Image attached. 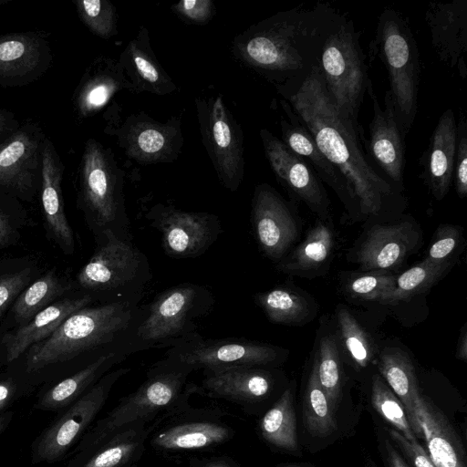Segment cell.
I'll return each mask as SVG.
<instances>
[{
	"label": "cell",
	"instance_id": "6da1fadb",
	"mask_svg": "<svg viewBox=\"0 0 467 467\" xmlns=\"http://www.w3.org/2000/svg\"><path fill=\"white\" fill-rule=\"evenodd\" d=\"M307 130L321 152L346 180L358 212L378 215L400 197L368 163L359 141V127L342 115L330 99L317 65L300 83L275 88Z\"/></svg>",
	"mask_w": 467,
	"mask_h": 467
},
{
	"label": "cell",
	"instance_id": "7a4b0ae2",
	"mask_svg": "<svg viewBox=\"0 0 467 467\" xmlns=\"http://www.w3.org/2000/svg\"><path fill=\"white\" fill-rule=\"evenodd\" d=\"M341 13L328 3L278 12L235 36L232 52L274 87L296 85L318 65Z\"/></svg>",
	"mask_w": 467,
	"mask_h": 467
},
{
	"label": "cell",
	"instance_id": "3957f363",
	"mask_svg": "<svg viewBox=\"0 0 467 467\" xmlns=\"http://www.w3.org/2000/svg\"><path fill=\"white\" fill-rule=\"evenodd\" d=\"M192 372L164 359L155 363L140 386L82 436L76 451L94 447L130 425L151 423L189 409V398L196 393V385L187 380Z\"/></svg>",
	"mask_w": 467,
	"mask_h": 467
},
{
	"label": "cell",
	"instance_id": "277c9868",
	"mask_svg": "<svg viewBox=\"0 0 467 467\" xmlns=\"http://www.w3.org/2000/svg\"><path fill=\"white\" fill-rule=\"evenodd\" d=\"M137 312L136 300L111 301L74 312L49 337L31 347L27 370L69 360L120 338L133 325Z\"/></svg>",
	"mask_w": 467,
	"mask_h": 467
},
{
	"label": "cell",
	"instance_id": "5b68a950",
	"mask_svg": "<svg viewBox=\"0 0 467 467\" xmlns=\"http://www.w3.org/2000/svg\"><path fill=\"white\" fill-rule=\"evenodd\" d=\"M371 47L388 71L396 119L406 136L418 110L420 76L419 49L407 18L385 8L378 18Z\"/></svg>",
	"mask_w": 467,
	"mask_h": 467
},
{
	"label": "cell",
	"instance_id": "8992f818",
	"mask_svg": "<svg viewBox=\"0 0 467 467\" xmlns=\"http://www.w3.org/2000/svg\"><path fill=\"white\" fill-rule=\"evenodd\" d=\"M359 38L353 21L341 14L324 42L318 60L330 99L358 127L360 106L372 84Z\"/></svg>",
	"mask_w": 467,
	"mask_h": 467
},
{
	"label": "cell",
	"instance_id": "52a82bcc",
	"mask_svg": "<svg viewBox=\"0 0 467 467\" xmlns=\"http://www.w3.org/2000/svg\"><path fill=\"white\" fill-rule=\"evenodd\" d=\"M80 198L91 221L114 232L126 219L123 198V171L109 148L89 139L80 163Z\"/></svg>",
	"mask_w": 467,
	"mask_h": 467
},
{
	"label": "cell",
	"instance_id": "ba28073f",
	"mask_svg": "<svg viewBox=\"0 0 467 467\" xmlns=\"http://www.w3.org/2000/svg\"><path fill=\"white\" fill-rule=\"evenodd\" d=\"M210 296L206 288L190 283L162 291L136 327V339L142 347H171L192 335L193 320L208 309Z\"/></svg>",
	"mask_w": 467,
	"mask_h": 467
},
{
	"label": "cell",
	"instance_id": "9c48e42d",
	"mask_svg": "<svg viewBox=\"0 0 467 467\" xmlns=\"http://www.w3.org/2000/svg\"><path fill=\"white\" fill-rule=\"evenodd\" d=\"M195 106L202 141L217 177L235 192L244 176L243 130L221 96L197 97Z\"/></svg>",
	"mask_w": 467,
	"mask_h": 467
},
{
	"label": "cell",
	"instance_id": "30bf717a",
	"mask_svg": "<svg viewBox=\"0 0 467 467\" xmlns=\"http://www.w3.org/2000/svg\"><path fill=\"white\" fill-rule=\"evenodd\" d=\"M102 242L78 275L79 285L94 292H112L122 300L128 288L141 283L149 274L144 254L125 237L108 229L101 232Z\"/></svg>",
	"mask_w": 467,
	"mask_h": 467
},
{
	"label": "cell",
	"instance_id": "8fae6325",
	"mask_svg": "<svg viewBox=\"0 0 467 467\" xmlns=\"http://www.w3.org/2000/svg\"><path fill=\"white\" fill-rule=\"evenodd\" d=\"M277 349L245 338H204L198 333L171 346L164 360L190 368L214 370L241 366L261 367L275 361Z\"/></svg>",
	"mask_w": 467,
	"mask_h": 467
},
{
	"label": "cell",
	"instance_id": "7c38bea8",
	"mask_svg": "<svg viewBox=\"0 0 467 467\" xmlns=\"http://www.w3.org/2000/svg\"><path fill=\"white\" fill-rule=\"evenodd\" d=\"M130 370L120 368L109 371L75 400L39 437L34 450L35 461L54 462L82 438L106 404L116 382Z\"/></svg>",
	"mask_w": 467,
	"mask_h": 467
},
{
	"label": "cell",
	"instance_id": "4fadbf2b",
	"mask_svg": "<svg viewBox=\"0 0 467 467\" xmlns=\"http://www.w3.org/2000/svg\"><path fill=\"white\" fill-rule=\"evenodd\" d=\"M105 133L115 136L125 154L144 165L176 161L183 144L178 117L160 122L142 111L119 124L109 119Z\"/></svg>",
	"mask_w": 467,
	"mask_h": 467
},
{
	"label": "cell",
	"instance_id": "5bb4252c",
	"mask_svg": "<svg viewBox=\"0 0 467 467\" xmlns=\"http://www.w3.org/2000/svg\"><path fill=\"white\" fill-rule=\"evenodd\" d=\"M146 217L161 234L164 252L175 258H192L203 254L221 232L218 218L208 213L185 212L158 203Z\"/></svg>",
	"mask_w": 467,
	"mask_h": 467
},
{
	"label": "cell",
	"instance_id": "9a60e30c",
	"mask_svg": "<svg viewBox=\"0 0 467 467\" xmlns=\"http://www.w3.org/2000/svg\"><path fill=\"white\" fill-rule=\"evenodd\" d=\"M265 158L278 182L327 221L330 202L320 178L298 155L265 129L260 130Z\"/></svg>",
	"mask_w": 467,
	"mask_h": 467
},
{
	"label": "cell",
	"instance_id": "2e32d148",
	"mask_svg": "<svg viewBox=\"0 0 467 467\" xmlns=\"http://www.w3.org/2000/svg\"><path fill=\"white\" fill-rule=\"evenodd\" d=\"M252 221L262 251L280 261L298 235L291 205L269 184H258L252 201Z\"/></svg>",
	"mask_w": 467,
	"mask_h": 467
},
{
	"label": "cell",
	"instance_id": "e0dca14e",
	"mask_svg": "<svg viewBox=\"0 0 467 467\" xmlns=\"http://www.w3.org/2000/svg\"><path fill=\"white\" fill-rule=\"evenodd\" d=\"M40 129L26 125L0 143V188L28 194L41 176L45 141Z\"/></svg>",
	"mask_w": 467,
	"mask_h": 467
},
{
	"label": "cell",
	"instance_id": "ac0fdd59",
	"mask_svg": "<svg viewBox=\"0 0 467 467\" xmlns=\"http://www.w3.org/2000/svg\"><path fill=\"white\" fill-rule=\"evenodd\" d=\"M367 94L372 100L373 109L369 123V153L388 182L400 192L403 189L406 136L396 119L389 90L385 93L384 109H381L372 84L368 88Z\"/></svg>",
	"mask_w": 467,
	"mask_h": 467
},
{
	"label": "cell",
	"instance_id": "d6986e66",
	"mask_svg": "<svg viewBox=\"0 0 467 467\" xmlns=\"http://www.w3.org/2000/svg\"><path fill=\"white\" fill-rule=\"evenodd\" d=\"M425 21L439 59L455 69L464 80L467 77V0L430 2Z\"/></svg>",
	"mask_w": 467,
	"mask_h": 467
},
{
	"label": "cell",
	"instance_id": "ffe728a7",
	"mask_svg": "<svg viewBox=\"0 0 467 467\" xmlns=\"http://www.w3.org/2000/svg\"><path fill=\"white\" fill-rule=\"evenodd\" d=\"M203 376L201 385H196V393L225 400L245 410L265 400L274 387L272 375L255 366L204 370Z\"/></svg>",
	"mask_w": 467,
	"mask_h": 467
},
{
	"label": "cell",
	"instance_id": "44dd1931",
	"mask_svg": "<svg viewBox=\"0 0 467 467\" xmlns=\"http://www.w3.org/2000/svg\"><path fill=\"white\" fill-rule=\"evenodd\" d=\"M183 411L180 412L181 420L172 415L152 431L149 443L153 448L161 451L200 450L224 443L234 435V430L216 415L186 420Z\"/></svg>",
	"mask_w": 467,
	"mask_h": 467
},
{
	"label": "cell",
	"instance_id": "7402d4cb",
	"mask_svg": "<svg viewBox=\"0 0 467 467\" xmlns=\"http://www.w3.org/2000/svg\"><path fill=\"white\" fill-rule=\"evenodd\" d=\"M456 139L455 115L447 109L440 116L420 159V177L438 201L446 196L453 179Z\"/></svg>",
	"mask_w": 467,
	"mask_h": 467
},
{
	"label": "cell",
	"instance_id": "603a6c76",
	"mask_svg": "<svg viewBox=\"0 0 467 467\" xmlns=\"http://www.w3.org/2000/svg\"><path fill=\"white\" fill-rule=\"evenodd\" d=\"M288 120L280 121L281 140L293 152L302 158L324 182L327 183L350 210L358 211L357 200L346 180L321 152L307 130L300 123L289 104L280 100Z\"/></svg>",
	"mask_w": 467,
	"mask_h": 467
},
{
	"label": "cell",
	"instance_id": "cb8c5ba5",
	"mask_svg": "<svg viewBox=\"0 0 467 467\" xmlns=\"http://www.w3.org/2000/svg\"><path fill=\"white\" fill-rule=\"evenodd\" d=\"M130 425L106 441L78 452L71 467H136L152 431L164 420Z\"/></svg>",
	"mask_w": 467,
	"mask_h": 467
},
{
	"label": "cell",
	"instance_id": "d4e9b609",
	"mask_svg": "<svg viewBox=\"0 0 467 467\" xmlns=\"http://www.w3.org/2000/svg\"><path fill=\"white\" fill-rule=\"evenodd\" d=\"M118 61L132 92L168 95L177 89V86L154 55L150 43L149 31L145 26L139 28L136 36L123 49Z\"/></svg>",
	"mask_w": 467,
	"mask_h": 467
},
{
	"label": "cell",
	"instance_id": "484cf974",
	"mask_svg": "<svg viewBox=\"0 0 467 467\" xmlns=\"http://www.w3.org/2000/svg\"><path fill=\"white\" fill-rule=\"evenodd\" d=\"M416 234L409 222L376 224L358 251V262L365 271H385L399 266L415 244Z\"/></svg>",
	"mask_w": 467,
	"mask_h": 467
},
{
	"label": "cell",
	"instance_id": "4316f807",
	"mask_svg": "<svg viewBox=\"0 0 467 467\" xmlns=\"http://www.w3.org/2000/svg\"><path fill=\"white\" fill-rule=\"evenodd\" d=\"M64 167L53 143L46 139L42 150L41 201L47 227L56 242L67 254L74 251V236L62 198Z\"/></svg>",
	"mask_w": 467,
	"mask_h": 467
},
{
	"label": "cell",
	"instance_id": "83f0119b",
	"mask_svg": "<svg viewBox=\"0 0 467 467\" xmlns=\"http://www.w3.org/2000/svg\"><path fill=\"white\" fill-rule=\"evenodd\" d=\"M414 413L435 467H466L462 442L442 412L420 394Z\"/></svg>",
	"mask_w": 467,
	"mask_h": 467
},
{
	"label": "cell",
	"instance_id": "f1b7e54d",
	"mask_svg": "<svg viewBox=\"0 0 467 467\" xmlns=\"http://www.w3.org/2000/svg\"><path fill=\"white\" fill-rule=\"evenodd\" d=\"M130 86L118 60L99 57L84 75L75 94V107L81 118L104 108L119 91Z\"/></svg>",
	"mask_w": 467,
	"mask_h": 467
},
{
	"label": "cell",
	"instance_id": "f546056e",
	"mask_svg": "<svg viewBox=\"0 0 467 467\" xmlns=\"http://www.w3.org/2000/svg\"><path fill=\"white\" fill-rule=\"evenodd\" d=\"M89 296L50 304L27 323L21 325L6 342V360L16 359L31 346L49 337L71 314L91 302Z\"/></svg>",
	"mask_w": 467,
	"mask_h": 467
},
{
	"label": "cell",
	"instance_id": "4dcf8cb0",
	"mask_svg": "<svg viewBox=\"0 0 467 467\" xmlns=\"http://www.w3.org/2000/svg\"><path fill=\"white\" fill-rule=\"evenodd\" d=\"M48 51L44 39L32 33L0 36V79L27 78L44 67Z\"/></svg>",
	"mask_w": 467,
	"mask_h": 467
},
{
	"label": "cell",
	"instance_id": "1f68e13d",
	"mask_svg": "<svg viewBox=\"0 0 467 467\" xmlns=\"http://www.w3.org/2000/svg\"><path fill=\"white\" fill-rule=\"evenodd\" d=\"M129 353L117 350L100 355L82 369L48 389L40 399L38 407L54 410L71 405Z\"/></svg>",
	"mask_w": 467,
	"mask_h": 467
},
{
	"label": "cell",
	"instance_id": "d6a6232c",
	"mask_svg": "<svg viewBox=\"0 0 467 467\" xmlns=\"http://www.w3.org/2000/svg\"><path fill=\"white\" fill-rule=\"evenodd\" d=\"M379 369L402 403L414 434L417 438H422L414 413V403L420 393L412 361L399 348H385L380 354Z\"/></svg>",
	"mask_w": 467,
	"mask_h": 467
},
{
	"label": "cell",
	"instance_id": "836d02e7",
	"mask_svg": "<svg viewBox=\"0 0 467 467\" xmlns=\"http://www.w3.org/2000/svg\"><path fill=\"white\" fill-rule=\"evenodd\" d=\"M334 244L332 229L318 219L305 240L277 264V269L289 275H306L319 269L331 254Z\"/></svg>",
	"mask_w": 467,
	"mask_h": 467
},
{
	"label": "cell",
	"instance_id": "e575fe53",
	"mask_svg": "<svg viewBox=\"0 0 467 467\" xmlns=\"http://www.w3.org/2000/svg\"><path fill=\"white\" fill-rule=\"evenodd\" d=\"M259 431L263 439L275 447L287 451L297 449L296 414L290 389H285L263 415Z\"/></svg>",
	"mask_w": 467,
	"mask_h": 467
},
{
	"label": "cell",
	"instance_id": "d590c367",
	"mask_svg": "<svg viewBox=\"0 0 467 467\" xmlns=\"http://www.w3.org/2000/svg\"><path fill=\"white\" fill-rule=\"evenodd\" d=\"M452 266V261L434 263L424 259L397 276L394 287L379 302L396 304L423 293L436 284Z\"/></svg>",
	"mask_w": 467,
	"mask_h": 467
},
{
	"label": "cell",
	"instance_id": "8d00e7d4",
	"mask_svg": "<svg viewBox=\"0 0 467 467\" xmlns=\"http://www.w3.org/2000/svg\"><path fill=\"white\" fill-rule=\"evenodd\" d=\"M334 409L320 386L315 365L311 369L303 400L306 429L314 437H326L337 430Z\"/></svg>",
	"mask_w": 467,
	"mask_h": 467
},
{
	"label": "cell",
	"instance_id": "74e56055",
	"mask_svg": "<svg viewBox=\"0 0 467 467\" xmlns=\"http://www.w3.org/2000/svg\"><path fill=\"white\" fill-rule=\"evenodd\" d=\"M255 301L273 323H299L310 313L305 297L288 288L276 287L259 293L255 296Z\"/></svg>",
	"mask_w": 467,
	"mask_h": 467
},
{
	"label": "cell",
	"instance_id": "f35d334b",
	"mask_svg": "<svg viewBox=\"0 0 467 467\" xmlns=\"http://www.w3.org/2000/svg\"><path fill=\"white\" fill-rule=\"evenodd\" d=\"M65 287L58 277L49 271L24 289L13 306L16 319L22 325L48 306Z\"/></svg>",
	"mask_w": 467,
	"mask_h": 467
},
{
	"label": "cell",
	"instance_id": "ab89813d",
	"mask_svg": "<svg viewBox=\"0 0 467 467\" xmlns=\"http://www.w3.org/2000/svg\"><path fill=\"white\" fill-rule=\"evenodd\" d=\"M320 386L335 410L341 393L342 370L337 344L332 336H325L319 342L314 363Z\"/></svg>",
	"mask_w": 467,
	"mask_h": 467
},
{
	"label": "cell",
	"instance_id": "60d3db41",
	"mask_svg": "<svg viewBox=\"0 0 467 467\" xmlns=\"http://www.w3.org/2000/svg\"><path fill=\"white\" fill-rule=\"evenodd\" d=\"M371 401L378 413L397 431L411 441H417L402 403L378 375H375L372 382Z\"/></svg>",
	"mask_w": 467,
	"mask_h": 467
},
{
	"label": "cell",
	"instance_id": "b9f144b4",
	"mask_svg": "<svg viewBox=\"0 0 467 467\" xmlns=\"http://www.w3.org/2000/svg\"><path fill=\"white\" fill-rule=\"evenodd\" d=\"M337 319L342 340L351 358L359 367H366L373 358L368 335L345 306L337 308Z\"/></svg>",
	"mask_w": 467,
	"mask_h": 467
},
{
	"label": "cell",
	"instance_id": "7bdbcfd3",
	"mask_svg": "<svg viewBox=\"0 0 467 467\" xmlns=\"http://www.w3.org/2000/svg\"><path fill=\"white\" fill-rule=\"evenodd\" d=\"M80 20L96 36L109 39L118 34L115 6L107 0L74 2Z\"/></svg>",
	"mask_w": 467,
	"mask_h": 467
},
{
	"label": "cell",
	"instance_id": "ee69618b",
	"mask_svg": "<svg viewBox=\"0 0 467 467\" xmlns=\"http://www.w3.org/2000/svg\"><path fill=\"white\" fill-rule=\"evenodd\" d=\"M397 275L374 271L354 276L347 285V291L354 297L379 302L382 295L390 291L396 283Z\"/></svg>",
	"mask_w": 467,
	"mask_h": 467
},
{
	"label": "cell",
	"instance_id": "f6af8a7d",
	"mask_svg": "<svg viewBox=\"0 0 467 467\" xmlns=\"http://www.w3.org/2000/svg\"><path fill=\"white\" fill-rule=\"evenodd\" d=\"M453 182L457 195L464 198L467 195V123L464 113H462L457 124L456 150L453 166Z\"/></svg>",
	"mask_w": 467,
	"mask_h": 467
},
{
	"label": "cell",
	"instance_id": "bcb514c9",
	"mask_svg": "<svg viewBox=\"0 0 467 467\" xmlns=\"http://www.w3.org/2000/svg\"><path fill=\"white\" fill-rule=\"evenodd\" d=\"M461 237L462 231L458 226L442 225L438 229L425 259L434 263L451 261Z\"/></svg>",
	"mask_w": 467,
	"mask_h": 467
},
{
	"label": "cell",
	"instance_id": "7dc6e473",
	"mask_svg": "<svg viewBox=\"0 0 467 467\" xmlns=\"http://www.w3.org/2000/svg\"><path fill=\"white\" fill-rule=\"evenodd\" d=\"M171 9L185 23L194 25L209 22L215 14L211 0H183L171 5Z\"/></svg>",
	"mask_w": 467,
	"mask_h": 467
},
{
	"label": "cell",
	"instance_id": "c3c4849f",
	"mask_svg": "<svg viewBox=\"0 0 467 467\" xmlns=\"http://www.w3.org/2000/svg\"><path fill=\"white\" fill-rule=\"evenodd\" d=\"M30 275V268H26L0 277V316L7 305L25 288Z\"/></svg>",
	"mask_w": 467,
	"mask_h": 467
},
{
	"label": "cell",
	"instance_id": "681fc988",
	"mask_svg": "<svg viewBox=\"0 0 467 467\" xmlns=\"http://www.w3.org/2000/svg\"><path fill=\"white\" fill-rule=\"evenodd\" d=\"M389 433L391 440L410 459L414 467H435L428 452L417 441H411L406 439L396 430H390Z\"/></svg>",
	"mask_w": 467,
	"mask_h": 467
},
{
	"label": "cell",
	"instance_id": "f907efd6",
	"mask_svg": "<svg viewBox=\"0 0 467 467\" xmlns=\"http://www.w3.org/2000/svg\"><path fill=\"white\" fill-rule=\"evenodd\" d=\"M137 467V466H136ZM189 467H241L239 463L225 456L192 459Z\"/></svg>",
	"mask_w": 467,
	"mask_h": 467
},
{
	"label": "cell",
	"instance_id": "816d5d0a",
	"mask_svg": "<svg viewBox=\"0 0 467 467\" xmlns=\"http://www.w3.org/2000/svg\"><path fill=\"white\" fill-rule=\"evenodd\" d=\"M384 449L389 467H409L389 440H385Z\"/></svg>",
	"mask_w": 467,
	"mask_h": 467
},
{
	"label": "cell",
	"instance_id": "f5cc1de1",
	"mask_svg": "<svg viewBox=\"0 0 467 467\" xmlns=\"http://www.w3.org/2000/svg\"><path fill=\"white\" fill-rule=\"evenodd\" d=\"M16 127L14 117L0 109V137Z\"/></svg>",
	"mask_w": 467,
	"mask_h": 467
},
{
	"label": "cell",
	"instance_id": "db71d44e",
	"mask_svg": "<svg viewBox=\"0 0 467 467\" xmlns=\"http://www.w3.org/2000/svg\"><path fill=\"white\" fill-rule=\"evenodd\" d=\"M15 390V387L12 382L1 381L0 382V410L7 404L10 400Z\"/></svg>",
	"mask_w": 467,
	"mask_h": 467
},
{
	"label": "cell",
	"instance_id": "11a10c76",
	"mask_svg": "<svg viewBox=\"0 0 467 467\" xmlns=\"http://www.w3.org/2000/svg\"><path fill=\"white\" fill-rule=\"evenodd\" d=\"M456 356L459 359L467 360V331L466 326L462 328V333L458 340Z\"/></svg>",
	"mask_w": 467,
	"mask_h": 467
},
{
	"label": "cell",
	"instance_id": "9f6ffc18",
	"mask_svg": "<svg viewBox=\"0 0 467 467\" xmlns=\"http://www.w3.org/2000/svg\"><path fill=\"white\" fill-rule=\"evenodd\" d=\"M11 232V226L6 215L0 209V244H4Z\"/></svg>",
	"mask_w": 467,
	"mask_h": 467
},
{
	"label": "cell",
	"instance_id": "6f0895ef",
	"mask_svg": "<svg viewBox=\"0 0 467 467\" xmlns=\"http://www.w3.org/2000/svg\"><path fill=\"white\" fill-rule=\"evenodd\" d=\"M6 423V418L5 417H0V431L3 430L4 426Z\"/></svg>",
	"mask_w": 467,
	"mask_h": 467
}]
</instances>
